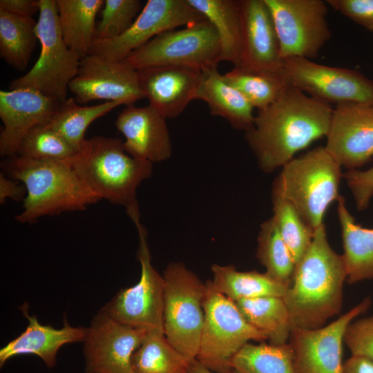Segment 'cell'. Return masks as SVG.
Segmentation results:
<instances>
[{
	"label": "cell",
	"instance_id": "obj_44",
	"mask_svg": "<svg viewBox=\"0 0 373 373\" xmlns=\"http://www.w3.org/2000/svg\"><path fill=\"white\" fill-rule=\"evenodd\" d=\"M189 373H214L201 363H200L196 358L193 359L191 362V366L189 370ZM228 373H236L234 371Z\"/></svg>",
	"mask_w": 373,
	"mask_h": 373
},
{
	"label": "cell",
	"instance_id": "obj_5",
	"mask_svg": "<svg viewBox=\"0 0 373 373\" xmlns=\"http://www.w3.org/2000/svg\"><path fill=\"white\" fill-rule=\"evenodd\" d=\"M341 167L324 146L316 147L282 167L272 194L289 201L315 230L323 224L327 208L340 196Z\"/></svg>",
	"mask_w": 373,
	"mask_h": 373
},
{
	"label": "cell",
	"instance_id": "obj_27",
	"mask_svg": "<svg viewBox=\"0 0 373 373\" xmlns=\"http://www.w3.org/2000/svg\"><path fill=\"white\" fill-rule=\"evenodd\" d=\"M186 1L216 29L220 44L221 61L238 66L242 50L240 0Z\"/></svg>",
	"mask_w": 373,
	"mask_h": 373
},
{
	"label": "cell",
	"instance_id": "obj_39",
	"mask_svg": "<svg viewBox=\"0 0 373 373\" xmlns=\"http://www.w3.org/2000/svg\"><path fill=\"white\" fill-rule=\"evenodd\" d=\"M343 176L352 193L358 210L367 209L373 196V166L365 171L348 170Z\"/></svg>",
	"mask_w": 373,
	"mask_h": 373
},
{
	"label": "cell",
	"instance_id": "obj_20",
	"mask_svg": "<svg viewBox=\"0 0 373 373\" xmlns=\"http://www.w3.org/2000/svg\"><path fill=\"white\" fill-rule=\"evenodd\" d=\"M166 118L151 105L126 106L115 126L125 137L123 145L131 156L152 164L169 159L172 146Z\"/></svg>",
	"mask_w": 373,
	"mask_h": 373
},
{
	"label": "cell",
	"instance_id": "obj_28",
	"mask_svg": "<svg viewBox=\"0 0 373 373\" xmlns=\"http://www.w3.org/2000/svg\"><path fill=\"white\" fill-rule=\"evenodd\" d=\"M242 316L264 333L269 344L287 343L291 334L289 315L283 298L262 296L235 302Z\"/></svg>",
	"mask_w": 373,
	"mask_h": 373
},
{
	"label": "cell",
	"instance_id": "obj_15",
	"mask_svg": "<svg viewBox=\"0 0 373 373\" xmlns=\"http://www.w3.org/2000/svg\"><path fill=\"white\" fill-rule=\"evenodd\" d=\"M68 90L78 104L103 99L129 106L145 97L136 70L122 61L95 54L81 59L78 73L70 82Z\"/></svg>",
	"mask_w": 373,
	"mask_h": 373
},
{
	"label": "cell",
	"instance_id": "obj_6",
	"mask_svg": "<svg viewBox=\"0 0 373 373\" xmlns=\"http://www.w3.org/2000/svg\"><path fill=\"white\" fill-rule=\"evenodd\" d=\"M205 283L204 318L196 359L213 372H231V360L245 345L267 338L247 321L235 302L215 291L209 280Z\"/></svg>",
	"mask_w": 373,
	"mask_h": 373
},
{
	"label": "cell",
	"instance_id": "obj_1",
	"mask_svg": "<svg viewBox=\"0 0 373 373\" xmlns=\"http://www.w3.org/2000/svg\"><path fill=\"white\" fill-rule=\"evenodd\" d=\"M334 108L289 84L267 108L258 110L245 139L258 166L270 173L327 135Z\"/></svg>",
	"mask_w": 373,
	"mask_h": 373
},
{
	"label": "cell",
	"instance_id": "obj_35",
	"mask_svg": "<svg viewBox=\"0 0 373 373\" xmlns=\"http://www.w3.org/2000/svg\"><path fill=\"white\" fill-rule=\"evenodd\" d=\"M271 197V217L296 265L309 248L315 230L306 223L289 201L273 194Z\"/></svg>",
	"mask_w": 373,
	"mask_h": 373
},
{
	"label": "cell",
	"instance_id": "obj_33",
	"mask_svg": "<svg viewBox=\"0 0 373 373\" xmlns=\"http://www.w3.org/2000/svg\"><path fill=\"white\" fill-rule=\"evenodd\" d=\"M256 256L269 276L287 287L290 285L296 262L272 217L260 225Z\"/></svg>",
	"mask_w": 373,
	"mask_h": 373
},
{
	"label": "cell",
	"instance_id": "obj_9",
	"mask_svg": "<svg viewBox=\"0 0 373 373\" xmlns=\"http://www.w3.org/2000/svg\"><path fill=\"white\" fill-rule=\"evenodd\" d=\"M163 277L164 335L179 352L195 359L204 323L206 283L182 262L169 264Z\"/></svg>",
	"mask_w": 373,
	"mask_h": 373
},
{
	"label": "cell",
	"instance_id": "obj_38",
	"mask_svg": "<svg viewBox=\"0 0 373 373\" xmlns=\"http://www.w3.org/2000/svg\"><path fill=\"white\" fill-rule=\"evenodd\" d=\"M344 341L352 355L373 361V316L352 322L345 330Z\"/></svg>",
	"mask_w": 373,
	"mask_h": 373
},
{
	"label": "cell",
	"instance_id": "obj_3",
	"mask_svg": "<svg viewBox=\"0 0 373 373\" xmlns=\"http://www.w3.org/2000/svg\"><path fill=\"white\" fill-rule=\"evenodd\" d=\"M70 160H38L19 155L3 160V172L26 189L16 220L31 224L46 216L84 210L101 200L82 182Z\"/></svg>",
	"mask_w": 373,
	"mask_h": 373
},
{
	"label": "cell",
	"instance_id": "obj_10",
	"mask_svg": "<svg viewBox=\"0 0 373 373\" xmlns=\"http://www.w3.org/2000/svg\"><path fill=\"white\" fill-rule=\"evenodd\" d=\"M139 235L137 259L140 280L133 286L120 289L99 310L114 321L147 332H164V280L151 263L147 232L142 224Z\"/></svg>",
	"mask_w": 373,
	"mask_h": 373
},
{
	"label": "cell",
	"instance_id": "obj_34",
	"mask_svg": "<svg viewBox=\"0 0 373 373\" xmlns=\"http://www.w3.org/2000/svg\"><path fill=\"white\" fill-rule=\"evenodd\" d=\"M223 77L258 111L272 104L290 84L283 73H254L238 67H234Z\"/></svg>",
	"mask_w": 373,
	"mask_h": 373
},
{
	"label": "cell",
	"instance_id": "obj_17",
	"mask_svg": "<svg viewBox=\"0 0 373 373\" xmlns=\"http://www.w3.org/2000/svg\"><path fill=\"white\" fill-rule=\"evenodd\" d=\"M326 151L349 170L357 169L373 157V106L355 103L336 105Z\"/></svg>",
	"mask_w": 373,
	"mask_h": 373
},
{
	"label": "cell",
	"instance_id": "obj_2",
	"mask_svg": "<svg viewBox=\"0 0 373 373\" xmlns=\"http://www.w3.org/2000/svg\"><path fill=\"white\" fill-rule=\"evenodd\" d=\"M347 274L342 255L329 245L325 224L315 229L307 251L296 265L283 297L291 332L315 329L340 313Z\"/></svg>",
	"mask_w": 373,
	"mask_h": 373
},
{
	"label": "cell",
	"instance_id": "obj_7",
	"mask_svg": "<svg viewBox=\"0 0 373 373\" xmlns=\"http://www.w3.org/2000/svg\"><path fill=\"white\" fill-rule=\"evenodd\" d=\"M122 61L136 70L174 66L203 72L218 67L221 61V48L216 29L204 19L156 35Z\"/></svg>",
	"mask_w": 373,
	"mask_h": 373
},
{
	"label": "cell",
	"instance_id": "obj_14",
	"mask_svg": "<svg viewBox=\"0 0 373 373\" xmlns=\"http://www.w3.org/2000/svg\"><path fill=\"white\" fill-rule=\"evenodd\" d=\"M147 331L121 324L99 311L84 341L86 373H134L131 359Z\"/></svg>",
	"mask_w": 373,
	"mask_h": 373
},
{
	"label": "cell",
	"instance_id": "obj_37",
	"mask_svg": "<svg viewBox=\"0 0 373 373\" xmlns=\"http://www.w3.org/2000/svg\"><path fill=\"white\" fill-rule=\"evenodd\" d=\"M142 8L140 0H105L101 19L96 26L95 39H108L122 35Z\"/></svg>",
	"mask_w": 373,
	"mask_h": 373
},
{
	"label": "cell",
	"instance_id": "obj_4",
	"mask_svg": "<svg viewBox=\"0 0 373 373\" xmlns=\"http://www.w3.org/2000/svg\"><path fill=\"white\" fill-rule=\"evenodd\" d=\"M70 162L93 193L124 207L136 228L142 224L137 189L152 175V163L128 154L121 140L104 136L86 140Z\"/></svg>",
	"mask_w": 373,
	"mask_h": 373
},
{
	"label": "cell",
	"instance_id": "obj_32",
	"mask_svg": "<svg viewBox=\"0 0 373 373\" xmlns=\"http://www.w3.org/2000/svg\"><path fill=\"white\" fill-rule=\"evenodd\" d=\"M231 366L236 373H298L289 343L280 345L248 343L232 358Z\"/></svg>",
	"mask_w": 373,
	"mask_h": 373
},
{
	"label": "cell",
	"instance_id": "obj_8",
	"mask_svg": "<svg viewBox=\"0 0 373 373\" xmlns=\"http://www.w3.org/2000/svg\"><path fill=\"white\" fill-rule=\"evenodd\" d=\"M36 30L41 44L38 59L27 73L13 79L8 88H31L62 102L67 99L68 85L78 73L81 59L63 39L55 0H39Z\"/></svg>",
	"mask_w": 373,
	"mask_h": 373
},
{
	"label": "cell",
	"instance_id": "obj_13",
	"mask_svg": "<svg viewBox=\"0 0 373 373\" xmlns=\"http://www.w3.org/2000/svg\"><path fill=\"white\" fill-rule=\"evenodd\" d=\"M204 19L186 0H149L128 29L114 38L95 39L90 54L122 61L156 35Z\"/></svg>",
	"mask_w": 373,
	"mask_h": 373
},
{
	"label": "cell",
	"instance_id": "obj_25",
	"mask_svg": "<svg viewBox=\"0 0 373 373\" xmlns=\"http://www.w3.org/2000/svg\"><path fill=\"white\" fill-rule=\"evenodd\" d=\"M63 39L80 59L90 54L95 39L96 17L104 0H55Z\"/></svg>",
	"mask_w": 373,
	"mask_h": 373
},
{
	"label": "cell",
	"instance_id": "obj_31",
	"mask_svg": "<svg viewBox=\"0 0 373 373\" xmlns=\"http://www.w3.org/2000/svg\"><path fill=\"white\" fill-rule=\"evenodd\" d=\"M119 101H108L93 106H80L73 97L60 103L47 124L61 135L77 152L83 146L84 135L93 122L116 107Z\"/></svg>",
	"mask_w": 373,
	"mask_h": 373
},
{
	"label": "cell",
	"instance_id": "obj_11",
	"mask_svg": "<svg viewBox=\"0 0 373 373\" xmlns=\"http://www.w3.org/2000/svg\"><path fill=\"white\" fill-rule=\"evenodd\" d=\"M271 12L283 59L316 57L331 37L322 0H264Z\"/></svg>",
	"mask_w": 373,
	"mask_h": 373
},
{
	"label": "cell",
	"instance_id": "obj_30",
	"mask_svg": "<svg viewBox=\"0 0 373 373\" xmlns=\"http://www.w3.org/2000/svg\"><path fill=\"white\" fill-rule=\"evenodd\" d=\"M37 22L0 10V55L16 70L26 68L39 41Z\"/></svg>",
	"mask_w": 373,
	"mask_h": 373
},
{
	"label": "cell",
	"instance_id": "obj_43",
	"mask_svg": "<svg viewBox=\"0 0 373 373\" xmlns=\"http://www.w3.org/2000/svg\"><path fill=\"white\" fill-rule=\"evenodd\" d=\"M342 373H373V361L363 356L352 355L343 364Z\"/></svg>",
	"mask_w": 373,
	"mask_h": 373
},
{
	"label": "cell",
	"instance_id": "obj_40",
	"mask_svg": "<svg viewBox=\"0 0 373 373\" xmlns=\"http://www.w3.org/2000/svg\"><path fill=\"white\" fill-rule=\"evenodd\" d=\"M326 3L356 23L373 31V0H327Z\"/></svg>",
	"mask_w": 373,
	"mask_h": 373
},
{
	"label": "cell",
	"instance_id": "obj_22",
	"mask_svg": "<svg viewBox=\"0 0 373 373\" xmlns=\"http://www.w3.org/2000/svg\"><path fill=\"white\" fill-rule=\"evenodd\" d=\"M21 309L28 319V326L21 334L1 348V367L13 356L34 354L38 356L47 367H52L56 364L57 354L61 347L84 342L87 327H73L65 317L64 326L56 329L50 325L40 324L37 316L29 315L25 304Z\"/></svg>",
	"mask_w": 373,
	"mask_h": 373
},
{
	"label": "cell",
	"instance_id": "obj_21",
	"mask_svg": "<svg viewBox=\"0 0 373 373\" xmlns=\"http://www.w3.org/2000/svg\"><path fill=\"white\" fill-rule=\"evenodd\" d=\"M137 73L149 105L166 119H173L195 99L202 72L180 66H157L137 70Z\"/></svg>",
	"mask_w": 373,
	"mask_h": 373
},
{
	"label": "cell",
	"instance_id": "obj_16",
	"mask_svg": "<svg viewBox=\"0 0 373 373\" xmlns=\"http://www.w3.org/2000/svg\"><path fill=\"white\" fill-rule=\"evenodd\" d=\"M370 299L356 306L326 326L291 332L289 344L298 373H342V343L348 325L367 311Z\"/></svg>",
	"mask_w": 373,
	"mask_h": 373
},
{
	"label": "cell",
	"instance_id": "obj_41",
	"mask_svg": "<svg viewBox=\"0 0 373 373\" xmlns=\"http://www.w3.org/2000/svg\"><path fill=\"white\" fill-rule=\"evenodd\" d=\"M0 10L19 17H32L39 12V0H1Z\"/></svg>",
	"mask_w": 373,
	"mask_h": 373
},
{
	"label": "cell",
	"instance_id": "obj_24",
	"mask_svg": "<svg viewBox=\"0 0 373 373\" xmlns=\"http://www.w3.org/2000/svg\"><path fill=\"white\" fill-rule=\"evenodd\" d=\"M337 213L344 253L342 255L350 284L373 278V229L363 227L346 207L345 199L337 200Z\"/></svg>",
	"mask_w": 373,
	"mask_h": 373
},
{
	"label": "cell",
	"instance_id": "obj_23",
	"mask_svg": "<svg viewBox=\"0 0 373 373\" xmlns=\"http://www.w3.org/2000/svg\"><path fill=\"white\" fill-rule=\"evenodd\" d=\"M195 99L204 101L211 115L225 119L237 130L247 132L254 126V107L224 79L217 68L202 72Z\"/></svg>",
	"mask_w": 373,
	"mask_h": 373
},
{
	"label": "cell",
	"instance_id": "obj_12",
	"mask_svg": "<svg viewBox=\"0 0 373 373\" xmlns=\"http://www.w3.org/2000/svg\"><path fill=\"white\" fill-rule=\"evenodd\" d=\"M283 73L291 85L329 104L373 106V79L357 70L294 57L283 59Z\"/></svg>",
	"mask_w": 373,
	"mask_h": 373
},
{
	"label": "cell",
	"instance_id": "obj_36",
	"mask_svg": "<svg viewBox=\"0 0 373 373\" xmlns=\"http://www.w3.org/2000/svg\"><path fill=\"white\" fill-rule=\"evenodd\" d=\"M77 151L48 125L32 128L23 138L17 155L38 160H68Z\"/></svg>",
	"mask_w": 373,
	"mask_h": 373
},
{
	"label": "cell",
	"instance_id": "obj_19",
	"mask_svg": "<svg viewBox=\"0 0 373 373\" xmlns=\"http://www.w3.org/2000/svg\"><path fill=\"white\" fill-rule=\"evenodd\" d=\"M240 15L242 50L236 67L254 73H283L278 35L264 0H240Z\"/></svg>",
	"mask_w": 373,
	"mask_h": 373
},
{
	"label": "cell",
	"instance_id": "obj_18",
	"mask_svg": "<svg viewBox=\"0 0 373 373\" xmlns=\"http://www.w3.org/2000/svg\"><path fill=\"white\" fill-rule=\"evenodd\" d=\"M61 102L31 88L0 90V154L17 155L25 136L34 128L47 125Z\"/></svg>",
	"mask_w": 373,
	"mask_h": 373
},
{
	"label": "cell",
	"instance_id": "obj_29",
	"mask_svg": "<svg viewBox=\"0 0 373 373\" xmlns=\"http://www.w3.org/2000/svg\"><path fill=\"white\" fill-rule=\"evenodd\" d=\"M191 359L175 349L164 333L147 332L133 354L134 373H189Z\"/></svg>",
	"mask_w": 373,
	"mask_h": 373
},
{
	"label": "cell",
	"instance_id": "obj_42",
	"mask_svg": "<svg viewBox=\"0 0 373 373\" xmlns=\"http://www.w3.org/2000/svg\"><path fill=\"white\" fill-rule=\"evenodd\" d=\"M26 189L19 181L8 177L3 172L0 173V203L3 204L10 198L14 200L24 199Z\"/></svg>",
	"mask_w": 373,
	"mask_h": 373
},
{
	"label": "cell",
	"instance_id": "obj_26",
	"mask_svg": "<svg viewBox=\"0 0 373 373\" xmlns=\"http://www.w3.org/2000/svg\"><path fill=\"white\" fill-rule=\"evenodd\" d=\"M211 269L212 287L233 302L262 296L283 298L288 288L266 272L240 271L232 265L213 264Z\"/></svg>",
	"mask_w": 373,
	"mask_h": 373
}]
</instances>
